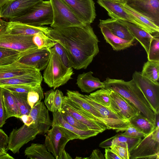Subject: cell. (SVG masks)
Masks as SVG:
<instances>
[{
  "label": "cell",
  "instance_id": "18",
  "mask_svg": "<svg viewBox=\"0 0 159 159\" xmlns=\"http://www.w3.org/2000/svg\"><path fill=\"white\" fill-rule=\"evenodd\" d=\"M50 57L49 50L37 48L22 56L17 61L22 64L34 67L40 71L46 68Z\"/></svg>",
  "mask_w": 159,
  "mask_h": 159
},
{
  "label": "cell",
  "instance_id": "44",
  "mask_svg": "<svg viewBox=\"0 0 159 159\" xmlns=\"http://www.w3.org/2000/svg\"><path fill=\"white\" fill-rule=\"evenodd\" d=\"M40 84L35 87L25 85H7L1 88L6 89L10 92L28 93L29 91L37 89Z\"/></svg>",
  "mask_w": 159,
  "mask_h": 159
},
{
  "label": "cell",
  "instance_id": "15",
  "mask_svg": "<svg viewBox=\"0 0 159 159\" xmlns=\"http://www.w3.org/2000/svg\"><path fill=\"white\" fill-rule=\"evenodd\" d=\"M44 0H12L0 8V18L9 20L25 14L35 4Z\"/></svg>",
  "mask_w": 159,
  "mask_h": 159
},
{
  "label": "cell",
  "instance_id": "6",
  "mask_svg": "<svg viewBox=\"0 0 159 159\" xmlns=\"http://www.w3.org/2000/svg\"><path fill=\"white\" fill-rule=\"evenodd\" d=\"M129 159H159V126L141 139L129 152Z\"/></svg>",
  "mask_w": 159,
  "mask_h": 159
},
{
  "label": "cell",
  "instance_id": "47",
  "mask_svg": "<svg viewBox=\"0 0 159 159\" xmlns=\"http://www.w3.org/2000/svg\"><path fill=\"white\" fill-rule=\"evenodd\" d=\"M7 119L6 111L3 102L2 92L0 89V128L5 124Z\"/></svg>",
  "mask_w": 159,
  "mask_h": 159
},
{
  "label": "cell",
  "instance_id": "52",
  "mask_svg": "<svg viewBox=\"0 0 159 159\" xmlns=\"http://www.w3.org/2000/svg\"><path fill=\"white\" fill-rule=\"evenodd\" d=\"M7 149L0 148V159H14L12 156L7 152Z\"/></svg>",
  "mask_w": 159,
  "mask_h": 159
},
{
  "label": "cell",
  "instance_id": "14",
  "mask_svg": "<svg viewBox=\"0 0 159 159\" xmlns=\"http://www.w3.org/2000/svg\"><path fill=\"white\" fill-rule=\"evenodd\" d=\"M110 90V103L107 107L121 119L129 121L139 113L125 98L116 92Z\"/></svg>",
  "mask_w": 159,
  "mask_h": 159
},
{
  "label": "cell",
  "instance_id": "34",
  "mask_svg": "<svg viewBox=\"0 0 159 159\" xmlns=\"http://www.w3.org/2000/svg\"><path fill=\"white\" fill-rule=\"evenodd\" d=\"M62 108L69 113L79 121L86 125L89 129L99 131L100 133L104 131L97 123L88 118L75 109L63 102Z\"/></svg>",
  "mask_w": 159,
  "mask_h": 159
},
{
  "label": "cell",
  "instance_id": "23",
  "mask_svg": "<svg viewBox=\"0 0 159 159\" xmlns=\"http://www.w3.org/2000/svg\"><path fill=\"white\" fill-rule=\"evenodd\" d=\"M91 71L79 74L76 84L82 92L90 93L98 89L105 88V85L98 78L93 76Z\"/></svg>",
  "mask_w": 159,
  "mask_h": 159
},
{
  "label": "cell",
  "instance_id": "21",
  "mask_svg": "<svg viewBox=\"0 0 159 159\" xmlns=\"http://www.w3.org/2000/svg\"><path fill=\"white\" fill-rule=\"evenodd\" d=\"M51 28L46 26L36 27L16 21L8 22L7 30L13 35L34 36L40 33H43L48 36Z\"/></svg>",
  "mask_w": 159,
  "mask_h": 159
},
{
  "label": "cell",
  "instance_id": "53",
  "mask_svg": "<svg viewBox=\"0 0 159 159\" xmlns=\"http://www.w3.org/2000/svg\"><path fill=\"white\" fill-rule=\"evenodd\" d=\"M72 158L70 155L64 150L62 152L60 159H72Z\"/></svg>",
  "mask_w": 159,
  "mask_h": 159
},
{
  "label": "cell",
  "instance_id": "54",
  "mask_svg": "<svg viewBox=\"0 0 159 159\" xmlns=\"http://www.w3.org/2000/svg\"><path fill=\"white\" fill-rule=\"evenodd\" d=\"M12 0H0V8Z\"/></svg>",
  "mask_w": 159,
  "mask_h": 159
},
{
  "label": "cell",
  "instance_id": "25",
  "mask_svg": "<svg viewBox=\"0 0 159 159\" xmlns=\"http://www.w3.org/2000/svg\"><path fill=\"white\" fill-rule=\"evenodd\" d=\"M117 20L127 27L131 35L135 39L139 42L144 49L147 54L150 42L153 37V35L146 32L132 23L121 20Z\"/></svg>",
  "mask_w": 159,
  "mask_h": 159
},
{
  "label": "cell",
  "instance_id": "37",
  "mask_svg": "<svg viewBox=\"0 0 159 159\" xmlns=\"http://www.w3.org/2000/svg\"><path fill=\"white\" fill-rule=\"evenodd\" d=\"M11 92L19 108L20 116L29 115L31 108L27 101V93Z\"/></svg>",
  "mask_w": 159,
  "mask_h": 159
},
{
  "label": "cell",
  "instance_id": "51",
  "mask_svg": "<svg viewBox=\"0 0 159 159\" xmlns=\"http://www.w3.org/2000/svg\"><path fill=\"white\" fill-rule=\"evenodd\" d=\"M24 124L28 126H30L33 123V120L32 117L29 115H23L20 117Z\"/></svg>",
  "mask_w": 159,
  "mask_h": 159
},
{
  "label": "cell",
  "instance_id": "2",
  "mask_svg": "<svg viewBox=\"0 0 159 159\" xmlns=\"http://www.w3.org/2000/svg\"><path fill=\"white\" fill-rule=\"evenodd\" d=\"M103 82L105 88L114 91L124 98L139 112L155 125V113L133 79L126 81L107 77Z\"/></svg>",
  "mask_w": 159,
  "mask_h": 159
},
{
  "label": "cell",
  "instance_id": "31",
  "mask_svg": "<svg viewBox=\"0 0 159 159\" xmlns=\"http://www.w3.org/2000/svg\"><path fill=\"white\" fill-rule=\"evenodd\" d=\"M25 155L31 159H54L45 144L32 143L24 151Z\"/></svg>",
  "mask_w": 159,
  "mask_h": 159
},
{
  "label": "cell",
  "instance_id": "11",
  "mask_svg": "<svg viewBox=\"0 0 159 159\" xmlns=\"http://www.w3.org/2000/svg\"><path fill=\"white\" fill-rule=\"evenodd\" d=\"M80 95L96 109L102 116L108 129H112L116 132H123L128 127L129 121L121 119L107 107L96 102L89 95H84L80 93Z\"/></svg>",
  "mask_w": 159,
  "mask_h": 159
},
{
  "label": "cell",
  "instance_id": "24",
  "mask_svg": "<svg viewBox=\"0 0 159 159\" xmlns=\"http://www.w3.org/2000/svg\"><path fill=\"white\" fill-rule=\"evenodd\" d=\"M141 139V138L131 137L122 135L119 133L102 142L99 144V146L105 148L115 145L126 148L129 152Z\"/></svg>",
  "mask_w": 159,
  "mask_h": 159
},
{
  "label": "cell",
  "instance_id": "39",
  "mask_svg": "<svg viewBox=\"0 0 159 159\" xmlns=\"http://www.w3.org/2000/svg\"><path fill=\"white\" fill-rule=\"evenodd\" d=\"M110 90L107 89H101L90 93L89 96L95 102L108 107L110 103Z\"/></svg>",
  "mask_w": 159,
  "mask_h": 159
},
{
  "label": "cell",
  "instance_id": "10",
  "mask_svg": "<svg viewBox=\"0 0 159 159\" xmlns=\"http://www.w3.org/2000/svg\"><path fill=\"white\" fill-rule=\"evenodd\" d=\"M39 134V131L33 123L30 126L24 124L17 129H13L8 137L7 150L14 154L19 153L24 145L33 140Z\"/></svg>",
  "mask_w": 159,
  "mask_h": 159
},
{
  "label": "cell",
  "instance_id": "30",
  "mask_svg": "<svg viewBox=\"0 0 159 159\" xmlns=\"http://www.w3.org/2000/svg\"><path fill=\"white\" fill-rule=\"evenodd\" d=\"M118 3L126 11L149 28L154 34L159 32V26L151 20L129 6L124 0H113Z\"/></svg>",
  "mask_w": 159,
  "mask_h": 159
},
{
  "label": "cell",
  "instance_id": "45",
  "mask_svg": "<svg viewBox=\"0 0 159 159\" xmlns=\"http://www.w3.org/2000/svg\"><path fill=\"white\" fill-rule=\"evenodd\" d=\"M123 135L134 137L143 138L146 135L134 126L129 125L123 133H120Z\"/></svg>",
  "mask_w": 159,
  "mask_h": 159
},
{
  "label": "cell",
  "instance_id": "41",
  "mask_svg": "<svg viewBox=\"0 0 159 159\" xmlns=\"http://www.w3.org/2000/svg\"><path fill=\"white\" fill-rule=\"evenodd\" d=\"M43 98V93L41 85L36 89L30 91L27 93V101L31 108Z\"/></svg>",
  "mask_w": 159,
  "mask_h": 159
},
{
  "label": "cell",
  "instance_id": "26",
  "mask_svg": "<svg viewBox=\"0 0 159 159\" xmlns=\"http://www.w3.org/2000/svg\"><path fill=\"white\" fill-rule=\"evenodd\" d=\"M66 94L68 98L76 103L85 114L89 117L94 116L106 124L102 116L96 109L80 96L78 91L68 90Z\"/></svg>",
  "mask_w": 159,
  "mask_h": 159
},
{
  "label": "cell",
  "instance_id": "17",
  "mask_svg": "<svg viewBox=\"0 0 159 159\" xmlns=\"http://www.w3.org/2000/svg\"><path fill=\"white\" fill-rule=\"evenodd\" d=\"M52 115V126L57 124L62 127L70 140L75 139L83 140L96 136L100 133L99 131L93 130H84L75 128L67 123L62 117L61 112L58 111L53 112Z\"/></svg>",
  "mask_w": 159,
  "mask_h": 159
},
{
  "label": "cell",
  "instance_id": "40",
  "mask_svg": "<svg viewBox=\"0 0 159 159\" xmlns=\"http://www.w3.org/2000/svg\"><path fill=\"white\" fill-rule=\"evenodd\" d=\"M147 55L148 60L159 61V35L157 33L153 35L151 40Z\"/></svg>",
  "mask_w": 159,
  "mask_h": 159
},
{
  "label": "cell",
  "instance_id": "33",
  "mask_svg": "<svg viewBox=\"0 0 159 159\" xmlns=\"http://www.w3.org/2000/svg\"><path fill=\"white\" fill-rule=\"evenodd\" d=\"M129 122V125L134 126L146 136L151 133L156 127L139 113L130 119Z\"/></svg>",
  "mask_w": 159,
  "mask_h": 159
},
{
  "label": "cell",
  "instance_id": "38",
  "mask_svg": "<svg viewBox=\"0 0 159 159\" xmlns=\"http://www.w3.org/2000/svg\"><path fill=\"white\" fill-rule=\"evenodd\" d=\"M34 43L39 49L49 50L53 48L56 41L43 33H40L33 36Z\"/></svg>",
  "mask_w": 159,
  "mask_h": 159
},
{
  "label": "cell",
  "instance_id": "13",
  "mask_svg": "<svg viewBox=\"0 0 159 159\" xmlns=\"http://www.w3.org/2000/svg\"><path fill=\"white\" fill-rule=\"evenodd\" d=\"M75 15L85 24L93 22L96 13L93 0H63Z\"/></svg>",
  "mask_w": 159,
  "mask_h": 159
},
{
  "label": "cell",
  "instance_id": "19",
  "mask_svg": "<svg viewBox=\"0 0 159 159\" xmlns=\"http://www.w3.org/2000/svg\"><path fill=\"white\" fill-rule=\"evenodd\" d=\"M33 120V124L39 131V134H45L52 126L48 110L42 101L38 102L31 108L29 114Z\"/></svg>",
  "mask_w": 159,
  "mask_h": 159
},
{
  "label": "cell",
  "instance_id": "29",
  "mask_svg": "<svg viewBox=\"0 0 159 159\" xmlns=\"http://www.w3.org/2000/svg\"><path fill=\"white\" fill-rule=\"evenodd\" d=\"M44 103L48 110L52 112H61L64 96L61 91L51 89L44 93Z\"/></svg>",
  "mask_w": 159,
  "mask_h": 159
},
{
  "label": "cell",
  "instance_id": "9",
  "mask_svg": "<svg viewBox=\"0 0 159 159\" xmlns=\"http://www.w3.org/2000/svg\"><path fill=\"white\" fill-rule=\"evenodd\" d=\"M132 79L141 90L155 113H159V83H154L135 71Z\"/></svg>",
  "mask_w": 159,
  "mask_h": 159
},
{
  "label": "cell",
  "instance_id": "1",
  "mask_svg": "<svg viewBox=\"0 0 159 159\" xmlns=\"http://www.w3.org/2000/svg\"><path fill=\"white\" fill-rule=\"evenodd\" d=\"M48 36L61 45L75 69H86L99 51V41L89 24L83 28H51Z\"/></svg>",
  "mask_w": 159,
  "mask_h": 159
},
{
  "label": "cell",
  "instance_id": "5",
  "mask_svg": "<svg viewBox=\"0 0 159 159\" xmlns=\"http://www.w3.org/2000/svg\"><path fill=\"white\" fill-rule=\"evenodd\" d=\"M52 10L53 21L50 26L61 29L86 25L73 12L63 0H49Z\"/></svg>",
  "mask_w": 159,
  "mask_h": 159
},
{
  "label": "cell",
  "instance_id": "50",
  "mask_svg": "<svg viewBox=\"0 0 159 159\" xmlns=\"http://www.w3.org/2000/svg\"><path fill=\"white\" fill-rule=\"evenodd\" d=\"M104 157L98 149L94 150L89 157H87L88 159H104Z\"/></svg>",
  "mask_w": 159,
  "mask_h": 159
},
{
  "label": "cell",
  "instance_id": "12",
  "mask_svg": "<svg viewBox=\"0 0 159 159\" xmlns=\"http://www.w3.org/2000/svg\"><path fill=\"white\" fill-rule=\"evenodd\" d=\"M97 2L107 11L108 15L111 18L132 23L150 34H154L149 28L125 10L118 3L113 0H98Z\"/></svg>",
  "mask_w": 159,
  "mask_h": 159
},
{
  "label": "cell",
  "instance_id": "8",
  "mask_svg": "<svg viewBox=\"0 0 159 159\" xmlns=\"http://www.w3.org/2000/svg\"><path fill=\"white\" fill-rule=\"evenodd\" d=\"M45 135V144L56 159H60L67 143L70 139L63 128L57 124L52 125Z\"/></svg>",
  "mask_w": 159,
  "mask_h": 159
},
{
  "label": "cell",
  "instance_id": "42",
  "mask_svg": "<svg viewBox=\"0 0 159 159\" xmlns=\"http://www.w3.org/2000/svg\"><path fill=\"white\" fill-rule=\"evenodd\" d=\"M60 112L63 119L72 126L82 130L90 129L86 125L79 121L69 113L62 108Z\"/></svg>",
  "mask_w": 159,
  "mask_h": 159
},
{
  "label": "cell",
  "instance_id": "36",
  "mask_svg": "<svg viewBox=\"0 0 159 159\" xmlns=\"http://www.w3.org/2000/svg\"><path fill=\"white\" fill-rule=\"evenodd\" d=\"M141 74L155 83H159V61L148 60L143 65Z\"/></svg>",
  "mask_w": 159,
  "mask_h": 159
},
{
  "label": "cell",
  "instance_id": "35",
  "mask_svg": "<svg viewBox=\"0 0 159 159\" xmlns=\"http://www.w3.org/2000/svg\"><path fill=\"white\" fill-rule=\"evenodd\" d=\"M33 49L20 52L13 49L0 47V66L7 65L14 63L17 61L22 56Z\"/></svg>",
  "mask_w": 159,
  "mask_h": 159
},
{
  "label": "cell",
  "instance_id": "20",
  "mask_svg": "<svg viewBox=\"0 0 159 159\" xmlns=\"http://www.w3.org/2000/svg\"><path fill=\"white\" fill-rule=\"evenodd\" d=\"M43 76L40 71L29 73L12 78L0 79V88L7 85H25L35 87L41 84Z\"/></svg>",
  "mask_w": 159,
  "mask_h": 159
},
{
  "label": "cell",
  "instance_id": "7",
  "mask_svg": "<svg viewBox=\"0 0 159 159\" xmlns=\"http://www.w3.org/2000/svg\"><path fill=\"white\" fill-rule=\"evenodd\" d=\"M8 22L0 19V47L24 52L38 48L34 43L33 36L13 35L7 30Z\"/></svg>",
  "mask_w": 159,
  "mask_h": 159
},
{
  "label": "cell",
  "instance_id": "16",
  "mask_svg": "<svg viewBox=\"0 0 159 159\" xmlns=\"http://www.w3.org/2000/svg\"><path fill=\"white\" fill-rule=\"evenodd\" d=\"M130 7L159 26V0H124Z\"/></svg>",
  "mask_w": 159,
  "mask_h": 159
},
{
  "label": "cell",
  "instance_id": "46",
  "mask_svg": "<svg viewBox=\"0 0 159 159\" xmlns=\"http://www.w3.org/2000/svg\"><path fill=\"white\" fill-rule=\"evenodd\" d=\"M110 148L121 159H129V152L128 149L115 145L111 146Z\"/></svg>",
  "mask_w": 159,
  "mask_h": 159
},
{
  "label": "cell",
  "instance_id": "22",
  "mask_svg": "<svg viewBox=\"0 0 159 159\" xmlns=\"http://www.w3.org/2000/svg\"><path fill=\"white\" fill-rule=\"evenodd\" d=\"M38 70L34 67L22 64L17 61L11 64L0 66V79L11 78Z\"/></svg>",
  "mask_w": 159,
  "mask_h": 159
},
{
  "label": "cell",
  "instance_id": "43",
  "mask_svg": "<svg viewBox=\"0 0 159 159\" xmlns=\"http://www.w3.org/2000/svg\"><path fill=\"white\" fill-rule=\"evenodd\" d=\"M53 47L64 64L67 67L72 68L68 55L61 45L56 41Z\"/></svg>",
  "mask_w": 159,
  "mask_h": 159
},
{
  "label": "cell",
  "instance_id": "3",
  "mask_svg": "<svg viewBox=\"0 0 159 159\" xmlns=\"http://www.w3.org/2000/svg\"><path fill=\"white\" fill-rule=\"evenodd\" d=\"M49 51L50 58L43 78L49 87L55 89L71 79L74 72L72 68L67 67L64 64L53 47Z\"/></svg>",
  "mask_w": 159,
  "mask_h": 159
},
{
  "label": "cell",
  "instance_id": "49",
  "mask_svg": "<svg viewBox=\"0 0 159 159\" xmlns=\"http://www.w3.org/2000/svg\"><path fill=\"white\" fill-rule=\"evenodd\" d=\"M104 156L106 159H121L109 148H105Z\"/></svg>",
  "mask_w": 159,
  "mask_h": 159
},
{
  "label": "cell",
  "instance_id": "48",
  "mask_svg": "<svg viewBox=\"0 0 159 159\" xmlns=\"http://www.w3.org/2000/svg\"><path fill=\"white\" fill-rule=\"evenodd\" d=\"M8 140V136L3 130L0 128V148L7 150Z\"/></svg>",
  "mask_w": 159,
  "mask_h": 159
},
{
  "label": "cell",
  "instance_id": "32",
  "mask_svg": "<svg viewBox=\"0 0 159 159\" xmlns=\"http://www.w3.org/2000/svg\"><path fill=\"white\" fill-rule=\"evenodd\" d=\"M0 89L7 119L12 117L19 118L20 115L19 109L11 93L2 88H0Z\"/></svg>",
  "mask_w": 159,
  "mask_h": 159
},
{
  "label": "cell",
  "instance_id": "28",
  "mask_svg": "<svg viewBox=\"0 0 159 159\" xmlns=\"http://www.w3.org/2000/svg\"><path fill=\"white\" fill-rule=\"evenodd\" d=\"M99 27L106 42L111 46L113 50L120 51L134 45V40H128L121 39L114 34L105 26L99 25Z\"/></svg>",
  "mask_w": 159,
  "mask_h": 159
},
{
  "label": "cell",
  "instance_id": "27",
  "mask_svg": "<svg viewBox=\"0 0 159 159\" xmlns=\"http://www.w3.org/2000/svg\"><path fill=\"white\" fill-rule=\"evenodd\" d=\"M99 25L107 27L114 34L121 39L135 40L127 27L117 19L111 18L105 20H100Z\"/></svg>",
  "mask_w": 159,
  "mask_h": 159
},
{
  "label": "cell",
  "instance_id": "4",
  "mask_svg": "<svg viewBox=\"0 0 159 159\" xmlns=\"http://www.w3.org/2000/svg\"><path fill=\"white\" fill-rule=\"evenodd\" d=\"M53 17L52 8L50 1L43 0L33 6L22 16L10 20L9 21L41 27L52 24Z\"/></svg>",
  "mask_w": 159,
  "mask_h": 159
}]
</instances>
